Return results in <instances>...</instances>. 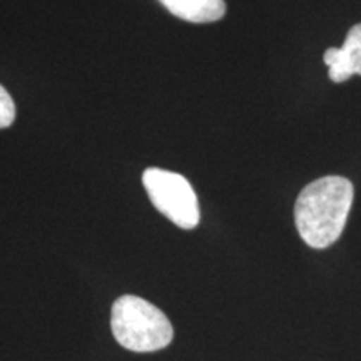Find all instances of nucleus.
Masks as SVG:
<instances>
[{
    "instance_id": "nucleus-1",
    "label": "nucleus",
    "mask_w": 361,
    "mask_h": 361,
    "mask_svg": "<svg viewBox=\"0 0 361 361\" xmlns=\"http://www.w3.org/2000/svg\"><path fill=\"white\" fill-rule=\"evenodd\" d=\"M353 196V184L341 176L316 179L300 192L295 223L306 245L314 250L335 245L348 221Z\"/></svg>"
},
{
    "instance_id": "nucleus-2",
    "label": "nucleus",
    "mask_w": 361,
    "mask_h": 361,
    "mask_svg": "<svg viewBox=\"0 0 361 361\" xmlns=\"http://www.w3.org/2000/svg\"><path fill=\"white\" fill-rule=\"evenodd\" d=\"M111 328L121 346L137 353L166 348L174 336L168 316L134 295L121 296L112 306Z\"/></svg>"
},
{
    "instance_id": "nucleus-3",
    "label": "nucleus",
    "mask_w": 361,
    "mask_h": 361,
    "mask_svg": "<svg viewBox=\"0 0 361 361\" xmlns=\"http://www.w3.org/2000/svg\"><path fill=\"white\" fill-rule=\"evenodd\" d=\"M149 200L159 213L183 229L200 224V202L189 180L173 171L149 168L142 174Z\"/></svg>"
},
{
    "instance_id": "nucleus-4",
    "label": "nucleus",
    "mask_w": 361,
    "mask_h": 361,
    "mask_svg": "<svg viewBox=\"0 0 361 361\" xmlns=\"http://www.w3.org/2000/svg\"><path fill=\"white\" fill-rule=\"evenodd\" d=\"M323 61L328 66L329 79L336 84L361 75V24L351 27L341 47L328 49Z\"/></svg>"
},
{
    "instance_id": "nucleus-5",
    "label": "nucleus",
    "mask_w": 361,
    "mask_h": 361,
    "mask_svg": "<svg viewBox=\"0 0 361 361\" xmlns=\"http://www.w3.org/2000/svg\"><path fill=\"white\" fill-rule=\"evenodd\" d=\"M173 16L192 24H207L223 19L224 0H159Z\"/></svg>"
},
{
    "instance_id": "nucleus-6",
    "label": "nucleus",
    "mask_w": 361,
    "mask_h": 361,
    "mask_svg": "<svg viewBox=\"0 0 361 361\" xmlns=\"http://www.w3.org/2000/svg\"><path fill=\"white\" fill-rule=\"evenodd\" d=\"M13 119H16V104L7 89L0 85V129H6L12 126Z\"/></svg>"
}]
</instances>
